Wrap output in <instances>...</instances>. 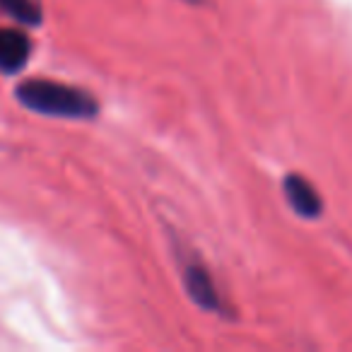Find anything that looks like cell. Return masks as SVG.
Segmentation results:
<instances>
[{
	"mask_svg": "<svg viewBox=\"0 0 352 352\" xmlns=\"http://www.w3.org/2000/svg\"><path fill=\"white\" fill-rule=\"evenodd\" d=\"M32 56V41L12 27H0V73L15 75L27 65Z\"/></svg>",
	"mask_w": 352,
	"mask_h": 352,
	"instance_id": "cell-4",
	"label": "cell"
},
{
	"mask_svg": "<svg viewBox=\"0 0 352 352\" xmlns=\"http://www.w3.org/2000/svg\"><path fill=\"white\" fill-rule=\"evenodd\" d=\"M15 99L34 113L70 121H87L99 111V104L92 94L51 80H27L15 89Z\"/></svg>",
	"mask_w": 352,
	"mask_h": 352,
	"instance_id": "cell-1",
	"label": "cell"
},
{
	"mask_svg": "<svg viewBox=\"0 0 352 352\" xmlns=\"http://www.w3.org/2000/svg\"><path fill=\"white\" fill-rule=\"evenodd\" d=\"M283 191H285V198H287L289 208H292L299 217H304V220H316V217H321L323 203H321V198H318L316 188H314L304 176H299V174L285 176Z\"/></svg>",
	"mask_w": 352,
	"mask_h": 352,
	"instance_id": "cell-3",
	"label": "cell"
},
{
	"mask_svg": "<svg viewBox=\"0 0 352 352\" xmlns=\"http://www.w3.org/2000/svg\"><path fill=\"white\" fill-rule=\"evenodd\" d=\"M182 280H184V287H186V294L193 299L196 307H201L203 311H210V314L222 311L220 292H217L215 283H212V278L206 270V265H201L193 258L184 261Z\"/></svg>",
	"mask_w": 352,
	"mask_h": 352,
	"instance_id": "cell-2",
	"label": "cell"
},
{
	"mask_svg": "<svg viewBox=\"0 0 352 352\" xmlns=\"http://www.w3.org/2000/svg\"><path fill=\"white\" fill-rule=\"evenodd\" d=\"M0 10L15 22H20V25H41V8L36 0H0Z\"/></svg>",
	"mask_w": 352,
	"mask_h": 352,
	"instance_id": "cell-5",
	"label": "cell"
}]
</instances>
